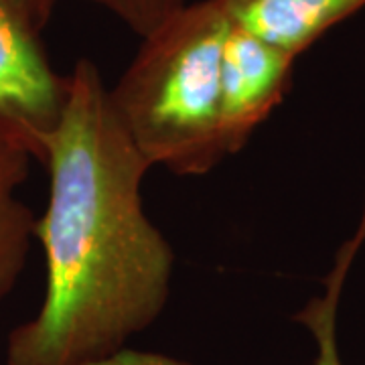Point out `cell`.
Wrapping results in <instances>:
<instances>
[{
	"instance_id": "cell-1",
	"label": "cell",
	"mask_w": 365,
	"mask_h": 365,
	"mask_svg": "<svg viewBox=\"0 0 365 365\" xmlns=\"http://www.w3.org/2000/svg\"><path fill=\"white\" fill-rule=\"evenodd\" d=\"M47 138L49 199L35 237L45 254L39 311L6 339V365H100L128 349L167 309L175 252L146 215L153 169L134 148L90 59L67 76Z\"/></svg>"
},
{
	"instance_id": "cell-2",
	"label": "cell",
	"mask_w": 365,
	"mask_h": 365,
	"mask_svg": "<svg viewBox=\"0 0 365 365\" xmlns=\"http://www.w3.org/2000/svg\"><path fill=\"white\" fill-rule=\"evenodd\" d=\"M230 16L222 0L187 2L143 39L108 98L150 167L205 177L230 157L220 102V67Z\"/></svg>"
},
{
	"instance_id": "cell-3",
	"label": "cell",
	"mask_w": 365,
	"mask_h": 365,
	"mask_svg": "<svg viewBox=\"0 0 365 365\" xmlns=\"http://www.w3.org/2000/svg\"><path fill=\"white\" fill-rule=\"evenodd\" d=\"M41 33L11 0H0V128L43 163L47 138L66 106L69 78L53 69Z\"/></svg>"
},
{
	"instance_id": "cell-4",
	"label": "cell",
	"mask_w": 365,
	"mask_h": 365,
	"mask_svg": "<svg viewBox=\"0 0 365 365\" xmlns=\"http://www.w3.org/2000/svg\"><path fill=\"white\" fill-rule=\"evenodd\" d=\"M294 57L254 33L230 25L220 67L223 140L227 155L240 153L252 134L287 98Z\"/></svg>"
},
{
	"instance_id": "cell-5",
	"label": "cell",
	"mask_w": 365,
	"mask_h": 365,
	"mask_svg": "<svg viewBox=\"0 0 365 365\" xmlns=\"http://www.w3.org/2000/svg\"><path fill=\"white\" fill-rule=\"evenodd\" d=\"M234 25L294 59L365 6V0H222Z\"/></svg>"
},
{
	"instance_id": "cell-6",
	"label": "cell",
	"mask_w": 365,
	"mask_h": 365,
	"mask_svg": "<svg viewBox=\"0 0 365 365\" xmlns=\"http://www.w3.org/2000/svg\"><path fill=\"white\" fill-rule=\"evenodd\" d=\"M365 244V207L361 211V220L357 223L355 232L349 240L343 242V246L335 256V264L329 270L323 280V294L313 297L302 309H299L292 321L304 327L314 341V361L313 365H345L339 351V335H337V323H339V304L343 297V288L349 278L351 266L359 250ZM102 365H193L182 361L177 357H169L163 353H146L124 349L116 357L108 359Z\"/></svg>"
},
{
	"instance_id": "cell-7",
	"label": "cell",
	"mask_w": 365,
	"mask_h": 365,
	"mask_svg": "<svg viewBox=\"0 0 365 365\" xmlns=\"http://www.w3.org/2000/svg\"><path fill=\"white\" fill-rule=\"evenodd\" d=\"M35 157L13 134L0 128V309L25 270L37 217L19 197Z\"/></svg>"
},
{
	"instance_id": "cell-8",
	"label": "cell",
	"mask_w": 365,
	"mask_h": 365,
	"mask_svg": "<svg viewBox=\"0 0 365 365\" xmlns=\"http://www.w3.org/2000/svg\"><path fill=\"white\" fill-rule=\"evenodd\" d=\"M106 9L124 25L136 33L138 37H146L158 25H163L169 16L181 11L187 0H88Z\"/></svg>"
},
{
	"instance_id": "cell-9",
	"label": "cell",
	"mask_w": 365,
	"mask_h": 365,
	"mask_svg": "<svg viewBox=\"0 0 365 365\" xmlns=\"http://www.w3.org/2000/svg\"><path fill=\"white\" fill-rule=\"evenodd\" d=\"M14 6L25 13L37 29H45L61 0H11Z\"/></svg>"
}]
</instances>
